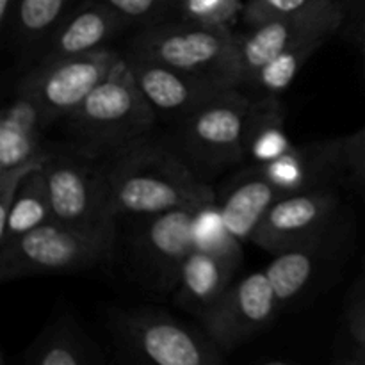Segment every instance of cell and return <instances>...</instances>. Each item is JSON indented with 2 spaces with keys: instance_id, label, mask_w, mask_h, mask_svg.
<instances>
[{
  "instance_id": "8",
  "label": "cell",
  "mask_w": 365,
  "mask_h": 365,
  "mask_svg": "<svg viewBox=\"0 0 365 365\" xmlns=\"http://www.w3.org/2000/svg\"><path fill=\"white\" fill-rule=\"evenodd\" d=\"M202 207L185 205L138 217L130 235V264L145 287L160 294L175 291L182 264L196 246Z\"/></svg>"
},
{
  "instance_id": "22",
  "label": "cell",
  "mask_w": 365,
  "mask_h": 365,
  "mask_svg": "<svg viewBox=\"0 0 365 365\" xmlns=\"http://www.w3.org/2000/svg\"><path fill=\"white\" fill-rule=\"evenodd\" d=\"M285 130V109L278 96L253 100L245 143V163L250 168H262L292 148Z\"/></svg>"
},
{
  "instance_id": "7",
  "label": "cell",
  "mask_w": 365,
  "mask_h": 365,
  "mask_svg": "<svg viewBox=\"0 0 365 365\" xmlns=\"http://www.w3.org/2000/svg\"><path fill=\"white\" fill-rule=\"evenodd\" d=\"M41 171L48 185L53 221L71 227L116 225L103 159L71 146L48 148Z\"/></svg>"
},
{
  "instance_id": "33",
  "label": "cell",
  "mask_w": 365,
  "mask_h": 365,
  "mask_svg": "<svg viewBox=\"0 0 365 365\" xmlns=\"http://www.w3.org/2000/svg\"><path fill=\"white\" fill-rule=\"evenodd\" d=\"M341 362L351 365H365V346H356V349L351 353V356H346Z\"/></svg>"
},
{
  "instance_id": "6",
  "label": "cell",
  "mask_w": 365,
  "mask_h": 365,
  "mask_svg": "<svg viewBox=\"0 0 365 365\" xmlns=\"http://www.w3.org/2000/svg\"><path fill=\"white\" fill-rule=\"evenodd\" d=\"M253 98L241 88L225 93L178 121L175 146L192 170L220 171L245 163V143Z\"/></svg>"
},
{
  "instance_id": "21",
  "label": "cell",
  "mask_w": 365,
  "mask_h": 365,
  "mask_svg": "<svg viewBox=\"0 0 365 365\" xmlns=\"http://www.w3.org/2000/svg\"><path fill=\"white\" fill-rule=\"evenodd\" d=\"M81 0H16L4 32L11 36L14 48L34 61L61 21Z\"/></svg>"
},
{
  "instance_id": "32",
  "label": "cell",
  "mask_w": 365,
  "mask_h": 365,
  "mask_svg": "<svg viewBox=\"0 0 365 365\" xmlns=\"http://www.w3.org/2000/svg\"><path fill=\"white\" fill-rule=\"evenodd\" d=\"M14 6H16V0H0V25H2V29H6L9 24Z\"/></svg>"
},
{
  "instance_id": "11",
  "label": "cell",
  "mask_w": 365,
  "mask_h": 365,
  "mask_svg": "<svg viewBox=\"0 0 365 365\" xmlns=\"http://www.w3.org/2000/svg\"><path fill=\"white\" fill-rule=\"evenodd\" d=\"M344 24L346 13L341 0H324L294 16L264 21L248 27L242 34H235L241 63V88L280 52L314 36L334 38Z\"/></svg>"
},
{
  "instance_id": "4",
  "label": "cell",
  "mask_w": 365,
  "mask_h": 365,
  "mask_svg": "<svg viewBox=\"0 0 365 365\" xmlns=\"http://www.w3.org/2000/svg\"><path fill=\"white\" fill-rule=\"evenodd\" d=\"M127 52L241 88L237 38L230 27L182 20L159 21L139 27Z\"/></svg>"
},
{
  "instance_id": "19",
  "label": "cell",
  "mask_w": 365,
  "mask_h": 365,
  "mask_svg": "<svg viewBox=\"0 0 365 365\" xmlns=\"http://www.w3.org/2000/svg\"><path fill=\"white\" fill-rule=\"evenodd\" d=\"M285 195L309 189L334 187L341 182L334 139L292 146L273 163L259 168Z\"/></svg>"
},
{
  "instance_id": "2",
  "label": "cell",
  "mask_w": 365,
  "mask_h": 365,
  "mask_svg": "<svg viewBox=\"0 0 365 365\" xmlns=\"http://www.w3.org/2000/svg\"><path fill=\"white\" fill-rule=\"evenodd\" d=\"M157 114L139 89L127 59L120 56L106 78L66 118L71 148L107 159L148 139Z\"/></svg>"
},
{
  "instance_id": "31",
  "label": "cell",
  "mask_w": 365,
  "mask_h": 365,
  "mask_svg": "<svg viewBox=\"0 0 365 365\" xmlns=\"http://www.w3.org/2000/svg\"><path fill=\"white\" fill-rule=\"evenodd\" d=\"M342 7L346 13L348 32L355 38L360 29L365 27V0H344Z\"/></svg>"
},
{
  "instance_id": "3",
  "label": "cell",
  "mask_w": 365,
  "mask_h": 365,
  "mask_svg": "<svg viewBox=\"0 0 365 365\" xmlns=\"http://www.w3.org/2000/svg\"><path fill=\"white\" fill-rule=\"evenodd\" d=\"M114 242L116 225L71 227L52 220L0 245V280L91 269L113 257Z\"/></svg>"
},
{
  "instance_id": "20",
  "label": "cell",
  "mask_w": 365,
  "mask_h": 365,
  "mask_svg": "<svg viewBox=\"0 0 365 365\" xmlns=\"http://www.w3.org/2000/svg\"><path fill=\"white\" fill-rule=\"evenodd\" d=\"M24 359L31 365H98L106 362L102 349L82 330L70 312L56 314L25 349Z\"/></svg>"
},
{
  "instance_id": "28",
  "label": "cell",
  "mask_w": 365,
  "mask_h": 365,
  "mask_svg": "<svg viewBox=\"0 0 365 365\" xmlns=\"http://www.w3.org/2000/svg\"><path fill=\"white\" fill-rule=\"evenodd\" d=\"M321 2L324 0H246L241 18L246 27H255L277 18L294 16Z\"/></svg>"
},
{
  "instance_id": "18",
  "label": "cell",
  "mask_w": 365,
  "mask_h": 365,
  "mask_svg": "<svg viewBox=\"0 0 365 365\" xmlns=\"http://www.w3.org/2000/svg\"><path fill=\"white\" fill-rule=\"evenodd\" d=\"M45 113L31 89L16 84L13 98L0 116V171L29 163L45 152Z\"/></svg>"
},
{
  "instance_id": "30",
  "label": "cell",
  "mask_w": 365,
  "mask_h": 365,
  "mask_svg": "<svg viewBox=\"0 0 365 365\" xmlns=\"http://www.w3.org/2000/svg\"><path fill=\"white\" fill-rule=\"evenodd\" d=\"M348 328L356 346H365V287L348 309Z\"/></svg>"
},
{
  "instance_id": "17",
  "label": "cell",
  "mask_w": 365,
  "mask_h": 365,
  "mask_svg": "<svg viewBox=\"0 0 365 365\" xmlns=\"http://www.w3.org/2000/svg\"><path fill=\"white\" fill-rule=\"evenodd\" d=\"M284 195L266 173L248 166L217 198L221 221L235 239L241 242L252 241L266 214Z\"/></svg>"
},
{
  "instance_id": "34",
  "label": "cell",
  "mask_w": 365,
  "mask_h": 365,
  "mask_svg": "<svg viewBox=\"0 0 365 365\" xmlns=\"http://www.w3.org/2000/svg\"><path fill=\"white\" fill-rule=\"evenodd\" d=\"M355 39H356V43H359V45L362 46V50L365 52V27L360 29L359 34L355 36Z\"/></svg>"
},
{
  "instance_id": "29",
  "label": "cell",
  "mask_w": 365,
  "mask_h": 365,
  "mask_svg": "<svg viewBox=\"0 0 365 365\" xmlns=\"http://www.w3.org/2000/svg\"><path fill=\"white\" fill-rule=\"evenodd\" d=\"M46 152H48V146H46L45 152H43L41 155L36 157V159L29 160V163L25 164H20V166L0 171V230L6 227L18 187H20L21 182H24V178L27 177L29 173H32V171L39 170V168L43 166V163H45L46 159Z\"/></svg>"
},
{
  "instance_id": "12",
  "label": "cell",
  "mask_w": 365,
  "mask_h": 365,
  "mask_svg": "<svg viewBox=\"0 0 365 365\" xmlns=\"http://www.w3.org/2000/svg\"><path fill=\"white\" fill-rule=\"evenodd\" d=\"M123 57L157 118L171 120L175 123L237 88L220 78L177 70L130 52Z\"/></svg>"
},
{
  "instance_id": "27",
  "label": "cell",
  "mask_w": 365,
  "mask_h": 365,
  "mask_svg": "<svg viewBox=\"0 0 365 365\" xmlns=\"http://www.w3.org/2000/svg\"><path fill=\"white\" fill-rule=\"evenodd\" d=\"M130 25L146 27L170 20L175 0H102Z\"/></svg>"
},
{
  "instance_id": "5",
  "label": "cell",
  "mask_w": 365,
  "mask_h": 365,
  "mask_svg": "<svg viewBox=\"0 0 365 365\" xmlns=\"http://www.w3.org/2000/svg\"><path fill=\"white\" fill-rule=\"evenodd\" d=\"M110 334L128 360L153 365H217L223 351L209 335L160 310H113Z\"/></svg>"
},
{
  "instance_id": "15",
  "label": "cell",
  "mask_w": 365,
  "mask_h": 365,
  "mask_svg": "<svg viewBox=\"0 0 365 365\" xmlns=\"http://www.w3.org/2000/svg\"><path fill=\"white\" fill-rule=\"evenodd\" d=\"M241 264L242 242L232 235L217 245H196L182 264L175 303L200 317L234 284Z\"/></svg>"
},
{
  "instance_id": "16",
  "label": "cell",
  "mask_w": 365,
  "mask_h": 365,
  "mask_svg": "<svg viewBox=\"0 0 365 365\" xmlns=\"http://www.w3.org/2000/svg\"><path fill=\"white\" fill-rule=\"evenodd\" d=\"M128 27L102 0H81L36 56V64L91 53Z\"/></svg>"
},
{
  "instance_id": "13",
  "label": "cell",
  "mask_w": 365,
  "mask_h": 365,
  "mask_svg": "<svg viewBox=\"0 0 365 365\" xmlns=\"http://www.w3.org/2000/svg\"><path fill=\"white\" fill-rule=\"evenodd\" d=\"M341 217V198L334 187L289 192L274 202L252 242L274 255L309 241Z\"/></svg>"
},
{
  "instance_id": "9",
  "label": "cell",
  "mask_w": 365,
  "mask_h": 365,
  "mask_svg": "<svg viewBox=\"0 0 365 365\" xmlns=\"http://www.w3.org/2000/svg\"><path fill=\"white\" fill-rule=\"evenodd\" d=\"M280 310L277 292L264 269L235 280L200 316V323L221 351L232 353L271 327Z\"/></svg>"
},
{
  "instance_id": "26",
  "label": "cell",
  "mask_w": 365,
  "mask_h": 365,
  "mask_svg": "<svg viewBox=\"0 0 365 365\" xmlns=\"http://www.w3.org/2000/svg\"><path fill=\"white\" fill-rule=\"evenodd\" d=\"M334 143L341 184L365 196V127L344 138H335Z\"/></svg>"
},
{
  "instance_id": "14",
  "label": "cell",
  "mask_w": 365,
  "mask_h": 365,
  "mask_svg": "<svg viewBox=\"0 0 365 365\" xmlns=\"http://www.w3.org/2000/svg\"><path fill=\"white\" fill-rule=\"evenodd\" d=\"M346 237V221L341 217L337 223L309 241L274 253L266 273L282 309L298 302L330 271L335 259L344 252Z\"/></svg>"
},
{
  "instance_id": "23",
  "label": "cell",
  "mask_w": 365,
  "mask_h": 365,
  "mask_svg": "<svg viewBox=\"0 0 365 365\" xmlns=\"http://www.w3.org/2000/svg\"><path fill=\"white\" fill-rule=\"evenodd\" d=\"M52 220L48 185H46V178L41 168H39V170L29 173L18 187L6 227L0 230V245L20 237Z\"/></svg>"
},
{
  "instance_id": "10",
  "label": "cell",
  "mask_w": 365,
  "mask_h": 365,
  "mask_svg": "<svg viewBox=\"0 0 365 365\" xmlns=\"http://www.w3.org/2000/svg\"><path fill=\"white\" fill-rule=\"evenodd\" d=\"M120 56V52L106 46L91 53L39 63L18 84L31 89L48 125H53L75 113L86 96L109 75Z\"/></svg>"
},
{
  "instance_id": "25",
  "label": "cell",
  "mask_w": 365,
  "mask_h": 365,
  "mask_svg": "<svg viewBox=\"0 0 365 365\" xmlns=\"http://www.w3.org/2000/svg\"><path fill=\"white\" fill-rule=\"evenodd\" d=\"M242 0H175L170 20L210 27H230L234 18L242 13Z\"/></svg>"
},
{
  "instance_id": "1",
  "label": "cell",
  "mask_w": 365,
  "mask_h": 365,
  "mask_svg": "<svg viewBox=\"0 0 365 365\" xmlns=\"http://www.w3.org/2000/svg\"><path fill=\"white\" fill-rule=\"evenodd\" d=\"M116 217L152 216L217 202V195L173 146L143 139L103 159Z\"/></svg>"
},
{
  "instance_id": "24",
  "label": "cell",
  "mask_w": 365,
  "mask_h": 365,
  "mask_svg": "<svg viewBox=\"0 0 365 365\" xmlns=\"http://www.w3.org/2000/svg\"><path fill=\"white\" fill-rule=\"evenodd\" d=\"M330 39V36H314L284 50L264 64L246 86L255 89L260 96H280L294 82L307 61Z\"/></svg>"
}]
</instances>
